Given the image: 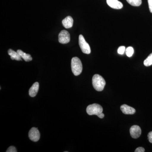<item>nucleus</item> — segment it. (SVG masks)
Wrapping results in <instances>:
<instances>
[{
    "instance_id": "15",
    "label": "nucleus",
    "mask_w": 152,
    "mask_h": 152,
    "mask_svg": "<svg viewBox=\"0 0 152 152\" xmlns=\"http://www.w3.org/2000/svg\"><path fill=\"white\" fill-rule=\"evenodd\" d=\"M144 65L145 66H149L152 65V53L144 61Z\"/></svg>"
},
{
    "instance_id": "8",
    "label": "nucleus",
    "mask_w": 152,
    "mask_h": 152,
    "mask_svg": "<svg viewBox=\"0 0 152 152\" xmlns=\"http://www.w3.org/2000/svg\"><path fill=\"white\" fill-rule=\"evenodd\" d=\"M107 3L108 6L113 9L120 10L123 7L122 3L118 0H107Z\"/></svg>"
},
{
    "instance_id": "20",
    "label": "nucleus",
    "mask_w": 152,
    "mask_h": 152,
    "mask_svg": "<svg viewBox=\"0 0 152 152\" xmlns=\"http://www.w3.org/2000/svg\"><path fill=\"white\" fill-rule=\"evenodd\" d=\"M145 151V149L142 147H139L136 149L135 152H144Z\"/></svg>"
},
{
    "instance_id": "10",
    "label": "nucleus",
    "mask_w": 152,
    "mask_h": 152,
    "mask_svg": "<svg viewBox=\"0 0 152 152\" xmlns=\"http://www.w3.org/2000/svg\"><path fill=\"white\" fill-rule=\"evenodd\" d=\"M39 89V83L38 82H36L30 88L29 91V94L30 96L34 97L36 96L37 94Z\"/></svg>"
},
{
    "instance_id": "17",
    "label": "nucleus",
    "mask_w": 152,
    "mask_h": 152,
    "mask_svg": "<svg viewBox=\"0 0 152 152\" xmlns=\"http://www.w3.org/2000/svg\"><path fill=\"white\" fill-rule=\"evenodd\" d=\"M126 48L124 46L120 47L118 50V53L120 55L124 54V53L126 51Z\"/></svg>"
},
{
    "instance_id": "21",
    "label": "nucleus",
    "mask_w": 152,
    "mask_h": 152,
    "mask_svg": "<svg viewBox=\"0 0 152 152\" xmlns=\"http://www.w3.org/2000/svg\"><path fill=\"white\" fill-rule=\"evenodd\" d=\"M148 137L149 141L152 143V132H150L149 133V134H148Z\"/></svg>"
},
{
    "instance_id": "7",
    "label": "nucleus",
    "mask_w": 152,
    "mask_h": 152,
    "mask_svg": "<svg viewBox=\"0 0 152 152\" xmlns=\"http://www.w3.org/2000/svg\"><path fill=\"white\" fill-rule=\"evenodd\" d=\"M130 133L132 137L134 139L139 138L141 134L142 131L140 127L137 125H134L130 129Z\"/></svg>"
},
{
    "instance_id": "11",
    "label": "nucleus",
    "mask_w": 152,
    "mask_h": 152,
    "mask_svg": "<svg viewBox=\"0 0 152 152\" xmlns=\"http://www.w3.org/2000/svg\"><path fill=\"white\" fill-rule=\"evenodd\" d=\"M73 19L72 17L67 16L62 20L63 26L66 28H69L72 27L73 25Z\"/></svg>"
},
{
    "instance_id": "4",
    "label": "nucleus",
    "mask_w": 152,
    "mask_h": 152,
    "mask_svg": "<svg viewBox=\"0 0 152 152\" xmlns=\"http://www.w3.org/2000/svg\"><path fill=\"white\" fill-rule=\"evenodd\" d=\"M79 44L82 52L84 53L89 54L91 53V48L89 44L86 42L84 37L82 35H80L79 37Z\"/></svg>"
},
{
    "instance_id": "13",
    "label": "nucleus",
    "mask_w": 152,
    "mask_h": 152,
    "mask_svg": "<svg viewBox=\"0 0 152 152\" xmlns=\"http://www.w3.org/2000/svg\"><path fill=\"white\" fill-rule=\"evenodd\" d=\"M17 52L18 53L22 58L25 60L26 61L29 62L32 60V58L31 55L28 54H26L23 51L20 50H17Z\"/></svg>"
},
{
    "instance_id": "12",
    "label": "nucleus",
    "mask_w": 152,
    "mask_h": 152,
    "mask_svg": "<svg viewBox=\"0 0 152 152\" xmlns=\"http://www.w3.org/2000/svg\"><path fill=\"white\" fill-rule=\"evenodd\" d=\"M8 53V54L10 56L11 59L16 60V61H21V57L17 51L15 52L12 49H10Z\"/></svg>"
},
{
    "instance_id": "3",
    "label": "nucleus",
    "mask_w": 152,
    "mask_h": 152,
    "mask_svg": "<svg viewBox=\"0 0 152 152\" xmlns=\"http://www.w3.org/2000/svg\"><path fill=\"white\" fill-rule=\"evenodd\" d=\"M103 108L99 104H94L88 106L86 109L87 113L90 115H96L102 113Z\"/></svg>"
},
{
    "instance_id": "16",
    "label": "nucleus",
    "mask_w": 152,
    "mask_h": 152,
    "mask_svg": "<svg viewBox=\"0 0 152 152\" xmlns=\"http://www.w3.org/2000/svg\"><path fill=\"white\" fill-rule=\"evenodd\" d=\"M126 54L129 57H132L134 53V50L132 47H129L126 50Z\"/></svg>"
},
{
    "instance_id": "9",
    "label": "nucleus",
    "mask_w": 152,
    "mask_h": 152,
    "mask_svg": "<svg viewBox=\"0 0 152 152\" xmlns=\"http://www.w3.org/2000/svg\"><path fill=\"white\" fill-rule=\"evenodd\" d=\"M121 110L123 113L126 115H133L135 113L136 110L134 108L126 104L122 105L121 107Z\"/></svg>"
},
{
    "instance_id": "19",
    "label": "nucleus",
    "mask_w": 152,
    "mask_h": 152,
    "mask_svg": "<svg viewBox=\"0 0 152 152\" xmlns=\"http://www.w3.org/2000/svg\"><path fill=\"white\" fill-rule=\"evenodd\" d=\"M148 4L150 12L152 13V0H148Z\"/></svg>"
},
{
    "instance_id": "6",
    "label": "nucleus",
    "mask_w": 152,
    "mask_h": 152,
    "mask_svg": "<svg viewBox=\"0 0 152 152\" xmlns=\"http://www.w3.org/2000/svg\"><path fill=\"white\" fill-rule=\"evenodd\" d=\"M28 136L31 140L36 142L39 140L40 134L37 128L33 127L31 129L29 132Z\"/></svg>"
},
{
    "instance_id": "22",
    "label": "nucleus",
    "mask_w": 152,
    "mask_h": 152,
    "mask_svg": "<svg viewBox=\"0 0 152 152\" xmlns=\"http://www.w3.org/2000/svg\"><path fill=\"white\" fill-rule=\"evenodd\" d=\"M97 116L100 118H103L104 116V115L102 113H100L98 114Z\"/></svg>"
},
{
    "instance_id": "18",
    "label": "nucleus",
    "mask_w": 152,
    "mask_h": 152,
    "mask_svg": "<svg viewBox=\"0 0 152 152\" xmlns=\"http://www.w3.org/2000/svg\"><path fill=\"white\" fill-rule=\"evenodd\" d=\"M7 152H17V151L15 147L14 146H10L9 147L7 151Z\"/></svg>"
},
{
    "instance_id": "2",
    "label": "nucleus",
    "mask_w": 152,
    "mask_h": 152,
    "mask_svg": "<svg viewBox=\"0 0 152 152\" xmlns=\"http://www.w3.org/2000/svg\"><path fill=\"white\" fill-rule=\"evenodd\" d=\"M71 67L73 73L75 76L80 75L83 70V65L80 60L77 57H74L71 61Z\"/></svg>"
},
{
    "instance_id": "1",
    "label": "nucleus",
    "mask_w": 152,
    "mask_h": 152,
    "mask_svg": "<svg viewBox=\"0 0 152 152\" xmlns=\"http://www.w3.org/2000/svg\"><path fill=\"white\" fill-rule=\"evenodd\" d=\"M92 84L93 87L96 91H102L105 86L106 82L102 77L96 74L93 76Z\"/></svg>"
},
{
    "instance_id": "5",
    "label": "nucleus",
    "mask_w": 152,
    "mask_h": 152,
    "mask_svg": "<svg viewBox=\"0 0 152 152\" xmlns=\"http://www.w3.org/2000/svg\"><path fill=\"white\" fill-rule=\"evenodd\" d=\"M59 42L61 44H65L69 43L70 41V34L66 30L62 31L58 35Z\"/></svg>"
},
{
    "instance_id": "14",
    "label": "nucleus",
    "mask_w": 152,
    "mask_h": 152,
    "mask_svg": "<svg viewBox=\"0 0 152 152\" xmlns=\"http://www.w3.org/2000/svg\"><path fill=\"white\" fill-rule=\"evenodd\" d=\"M129 4L134 7H139L142 4V0H126Z\"/></svg>"
}]
</instances>
